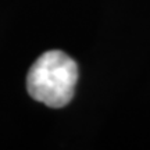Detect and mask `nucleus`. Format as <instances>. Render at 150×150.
<instances>
[{"mask_svg":"<svg viewBox=\"0 0 150 150\" xmlns=\"http://www.w3.org/2000/svg\"><path fill=\"white\" fill-rule=\"evenodd\" d=\"M76 81V63L60 50H50L43 53L29 68L27 89L36 102L52 108H61L74 96Z\"/></svg>","mask_w":150,"mask_h":150,"instance_id":"f257e3e1","label":"nucleus"}]
</instances>
